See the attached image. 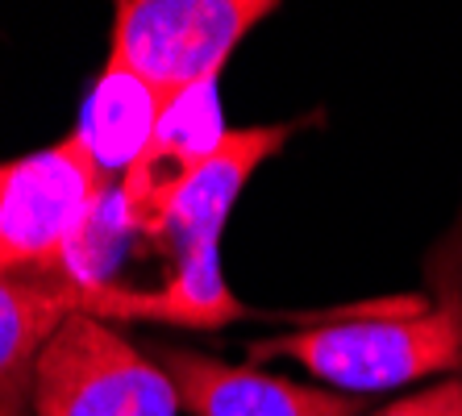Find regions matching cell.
<instances>
[{"label": "cell", "instance_id": "6da1fadb", "mask_svg": "<svg viewBox=\"0 0 462 416\" xmlns=\"http://www.w3.org/2000/svg\"><path fill=\"white\" fill-rule=\"evenodd\" d=\"M430 296L363 300L321 325L250 342V363L291 358L346 395H375L420 379H462V217L430 250Z\"/></svg>", "mask_w": 462, "mask_h": 416}, {"label": "cell", "instance_id": "7a4b0ae2", "mask_svg": "<svg viewBox=\"0 0 462 416\" xmlns=\"http://www.w3.org/2000/svg\"><path fill=\"white\" fill-rule=\"evenodd\" d=\"M317 117L304 121H280V125H250V129H229V138L221 142L208 162H200L192 175H183L171 188V196L162 200L159 225H154L151 242H162L171 254V279L159 291H151V312L162 325H183V329H221L234 320H288L291 329L304 325H321L355 304L342 309H312V312H258L229 291L226 271H221V234L234 213L237 196L246 188V180L275 159L291 142V134H300Z\"/></svg>", "mask_w": 462, "mask_h": 416}, {"label": "cell", "instance_id": "3957f363", "mask_svg": "<svg viewBox=\"0 0 462 416\" xmlns=\"http://www.w3.org/2000/svg\"><path fill=\"white\" fill-rule=\"evenodd\" d=\"M33 416H180V395L151 354L79 312L38 358Z\"/></svg>", "mask_w": 462, "mask_h": 416}, {"label": "cell", "instance_id": "277c9868", "mask_svg": "<svg viewBox=\"0 0 462 416\" xmlns=\"http://www.w3.org/2000/svg\"><path fill=\"white\" fill-rule=\"evenodd\" d=\"M271 13L267 0H125L108 59L138 71L171 105L188 88L221 79L237 42Z\"/></svg>", "mask_w": 462, "mask_h": 416}, {"label": "cell", "instance_id": "5b68a950", "mask_svg": "<svg viewBox=\"0 0 462 416\" xmlns=\"http://www.w3.org/2000/svg\"><path fill=\"white\" fill-rule=\"evenodd\" d=\"M113 180L71 138L0 167V250L9 271H54Z\"/></svg>", "mask_w": 462, "mask_h": 416}, {"label": "cell", "instance_id": "8992f818", "mask_svg": "<svg viewBox=\"0 0 462 416\" xmlns=\"http://www.w3.org/2000/svg\"><path fill=\"white\" fill-rule=\"evenodd\" d=\"M151 320V291L76 288L63 271L0 275V416H33V374L46 342L71 317Z\"/></svg>", "mask_w": 462, "mask_h": 416}, {"label": "cell", "instance_id": "52a82bcc", "mask_svg": "<svg viewBox=\"0 0 462 416\" xmlns=\"http://www.w3.org/2000/svg\"><path fill=\"white\" fill-rule=\"evenodd\" d=\"M154 363L167 371L180 408L192 416H363V395H346L334 387L296 384L283 374L254 366L221 363L213 354L188 346H154Z\"/></svg>", "mask_w": 462, "mask_h": 416}, {"label": "cell", "instance_id": "ba28073f", "mask_svg": "<svg viewBox=\"0 0 462 416\" xmlns=\"http://www.w3.org/2000/svg\"><path fill=\"white\" fill-rule=\"evenodd\" d=\"M229 138L226 113H221V97H217V79L188 88L171 105L162 108V121L154 129L151 146L134 162V171L117 183L125 213L142 237L154 234L162 213V200L171 196V188L192 175L200 162H208Z\"/></svg>", "mask_w": 462, "mask_h": 416}, {"label": "cell", "instance_id": "9c48e42d", "mask_svg": "<svg viewBox=\"0 0 462 416\" xmlns=\"http://www.w3.org/2000/svg\"><path fill=\"white\" fill-rule=\"evenodd\" d=\"M162 108H167V100L138 71L108 59L105 71L97 75V84L88 88L71 142L84 150V159L105 180L121 183L151 146L154 129L162 121Z\"/></svg>", "mask_w": 462, "mask_h": 416}, {"label": "cell", "instance_id": "30bf717a", "mask_svg": "<svg viewBox=\"0 0 462 416\" xmlns=\"http://www.w3.org/2000/svg\"><path fill=\"white\" fill-rule=\"evenodd\" d=\"M371 416H462V379H441L409 400L375 408Z\"/></svg>", "mask_w": 462, "mask_h": 416}, {"label": "cell", "instance_id": "8fae6325", "mask_svg": "<svg viewBox=\"0 0 462 416\" xmlns=\"http://www.w3.org/2000/svg\"><path fill=\"white\" fill-rule=\"evenodd\" d=\"M0 275H9V267H5V250H0Z\"/></svg>", "mask_w": 462, "mask_h": 416}]
</instances>
